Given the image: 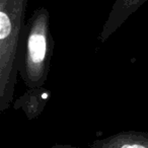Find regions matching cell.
<instances>
[{
    "mask_svg": "<svg viewBox=\"0 0 148 148\" xmlns=\"http://www.w3.org/2000/svg\"><path fill=\"white\" fill-rule=\"evenodd\" d=\"M89 148H148V132L121 131L88 143Z\"/></svg>",
    "mask_w": 148,
    "mask_h": 148,
    "instance_id": "cell-3",
    "label": "cell"
},
{
    "mask_svg": "<svg viewBox=\"0 0 148 148\" xmlns=\"http://www.w3.org/2000/svg\"><path fill=\"white\" fill-rule=\"evenodd\" d=\"M48 148H79V147H76V146L74 145H70V144H55V145Z\"/></svg>",
    "mask_w": 148,
    "mask_h": 148,
    "instance_id": "cell-5",
    "label": "cell"
},
{
    "mask_svg": "<svg viewBox=\"0 0 148 148\" xmlns=\"http://www.w3.org/2000/svg\"><path fill=\"white\" fill-rule=\"evenodd\" d=\"M147 0H116L99 34V43L103 44L107 42L109 38L122 27L128 17L133 14Z\"/></svg>",
    "mask_w": 148,
    "mask_h": 148,
    "instance_id": "cell-2",
    "label": "cell"
},
{
    "mask_svg": "<svg viewBox=\"0 0 148 148\" xmlns=\"http://www.w3.org/2000/svg\"><path fill=\"white\" fill-rule=\"evenodd\" d=\"M51 99V91L45 87L29 88L18 99H14L12 106L16 111L25 112L29 120L37 119Z\"/></svg>",
    "mask_w": 148,
    "mask_h": 148,
    "instance_id": "cell-4",
    "label": "cell"
},
{
    "mask_svg": "<svg viewBox=\"0 0 148 148\" xmlns=\"http://www.w3.org/2000/svg\"><path fill=\"white\" fill-rule=\"evenodd\" d=\"M53 49L49 11L41 7L25 23L17 51V71L27 88L43 87L46 84Z\"/></svg>",
    "mask_w": 148,
    "mask_h": 148,
    "instance_id": "cell-1",
    "label": "cell"
}]
</instances>
